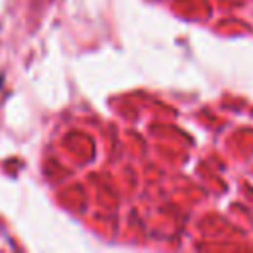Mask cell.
<instances>
[{
  "label": "cell",
  "instance_id": "6da1fadb",
  "mask_svg": "<svg viewBox=\"0 0 253 253\" xmlns=\"http://www.w3.org/2000/svg\"><path fill=\"white\" fill-rule=\"evenodd\" d=\"M0 85H2V79H0Z\"/></svg>",
  "mask_w": 253,
  "mask_h": 253
}]
</instances>
